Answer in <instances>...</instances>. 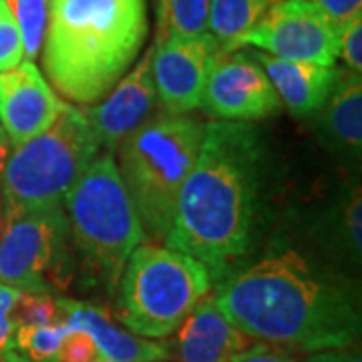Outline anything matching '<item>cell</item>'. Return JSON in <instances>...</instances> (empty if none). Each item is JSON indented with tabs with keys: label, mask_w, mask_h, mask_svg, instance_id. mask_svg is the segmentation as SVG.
<instances>
[{
	"label": "cell",
	"mask_w": 362,
	"mask_h": 362,
	"mask_svg": "<svg viewBox=\"0 0 362 362\" xmlns=\"http://www.w3.org/2000/svg\"><path fill=\"white\" fill-rule=\"evenodd\" d=\"M214 304L238 330L276 346L349 349L361 337L352 292L296 250L268 254L230 274L218 286Z\"/></svg>",
	"instance_id": "cell-1"
},
{
	"label": "cell",
	"mask_w": 362,
	"mask_h": 362,
	"mask_svg": "<svg viewBox=\"0 0 362 362\" xmlns=\"http://www.w3.org/2000/svg\"><path fill=\"white\" fill-rule=\"evenodd\" d=\"M264 147L246 121L206 125L194 168L181 183L165 246L199 259L211 276L242 258L258 214Z\"/></svg>",
	"instance_id": "cell-2"
},
{
	"label": "cell",
	"mask_w": 362,
	"mask_h": 362,
	"mask_svg": "<svg viewBox=\"0 0 362 362\" xmlns=\"http://www.w3.org/2000/svg\"><path fill=\"white\" fill-rule=\"evenodd\" d=\"M147 28V0H51L42 69L73 103H97L139 57Z\"/></svg>",
	"instance_id": "cell-3"
},
{
	"label": "cell",
	"mask_w": 362,
	"mask_h": 362,
	"mask_svg": "<svg viewBox=\"0 0 362 362\" xmlns=\"http://www.w3.org/2000/svg\"><path fill=\"white\" fill-rule=\"evenodd\" d=\"M206 125L185 115H159L141 123L117 147L119 173L145 238L165 240L175 202L194 168Z\"/></svg>",
	"instance_id": "cell-4"
},
{
	"label": "cell",
	"mask_w": 362,
	"mask_h": 362,
	"mask_svg": "<svg viewBox=\"0 0 362 362\" xmlns=\"http://www.w3.org/2000/svg\"><path fill=\"white\" fill-rule=\"evenodd\" d=\"M211 274L168 246L139 244L119 276L117 318L135 334L165 338L207 296Z\"/></svg>",
	"instance_id": "cell-5"
},
{
	"label": "cell",
	"mask_w": 362,
	"mask_h": 362,
	"mask_svg": "<svg viewBox=\"0 0 362 362\" xmlns=\"http://www.w3.org/2000/svg\"><path fill=\"white\" fill-rule=\"evenodd\" d=\"M97 156L85 111L63 103L47 129L8 153L0 180L4 211L61 206Z\"/></svg>",
	"instance_id": "cell-6"
},
{
	"label": "cell",
	"mask_w": 362,
	"mask_h": 362,
	"mask_svg": "<svg viewBox=\"0 0 362 362\" xmlns=\"http://www.w3.org/2000/svg\"><path fill=\"white\" fill-rule=\"evenodd\" d=\"M66 230L83 262L109 284L119 276L131 252L145 240L141 221L111 153L97 156L65 195Z\"/></svg>",
	"instance_id": "cell-7"
},
{
	"label": "cell",
	"mask_w": 362,
	"mask_h": 362,
	"mask_svg": "<svg viewBox=\"0 0 362 362\" xmlns=\"http://www.w3.org/2000/svg\"><path fill=\"white\" fill-rule=\"evenodd\" d=\"M65 235L63 206L4 211L0 284L30 294H47L49 280L63 286Z\"/></svg>",
	"instance_id": "cell-8"
},
{
	"label": "cell",
	"mask_w": 362,
	"mask_h": 362,
	"mask_svg": "<svg viewBox=\"0 0 362 362\" xmlns=\"http://www.w3.org/2000/svg\"><path fill=\"white\" fill-rule=\"evenodd\" d=\"M244 45L324 66H334L338 57L337 28L310 0H276L240 39L238 49Z\"/></svg>",
	"instance_id": "cell-9"
},
{
	"label": "cell",
	"mask_w": 362,
	"mask_h": 362,
	"mask_svg": "<svg viewBox=\"0 0 362 362\" xmlns=\"http://www.w3.org/2000/svg\"><path fill=\"white\" fill-rule=\"evenodd\" d=\"M280 99L262 66L247 54L220 51L207 73L202 103L221 121H258L280 111Z\"/></svg>",
	"instance_id": "cell-10"
},
{
	"label": "cell",
	"mask_w": 362,
	"mask_h": 362,
	"mask_svg": "<svg viewBox=\"0 0 362 362\" xmlns=\"http://www.w3.org/2000/svg\"><path fill=\"white\" fill-rule=\"evenodd\" d=\"M220 51V42L209 33L151 47V77L165 113L185 115L199 107L209 65Z\"/></svg>",
	"instance_id": "cell-11"
},
{
	"label": "cell",
	"mask_w": 362,
	"mask_h": 362,
	"mask_svg": "<svg viewBox=\"0 0 362 362\" xmlns=\"http://www.w3.org/2000/svg\"><path fill=\"white\" fill-rule=\"evenodd\" d=\"M109 97L97 107L85 109L90 133L103 153L117 151L123 139L151 115L156 107V85L151 77V49L137 61L127 75L117 81Z\"/></svg>",
	"instance_id": "cell-12"
},
{
	"label": "cell",
	"mask_w": 362,
	"mask_h": 362,
	"mask_svg": "<svg viewBox=\"0 0 362 362\" xmlns=\"http://www.w3.org/2000/svg\"><path fill=\"white\" fill-rule=\"evenodd\" d=\"M63 101L33 61L0 73V125L13 145L28 141L59 115Z\"/></svg>",
	"instance_id": "cell-13"
},
{
	"label": "cell",
	"mask_w": 362,
	"mask_h": 362,
	"mask_svg": "<svg viewBox=\"0 0 362 362\" xmlns=\"http://www.w3.org/2000/svg\"><path fill=\"white\" fill-rule=\"evenodd\" d=\"M59 320L66 324V330L87 332L97 349L99 356L113 362H156L171 356L169 342H156L135 337L121 330L107 308L93 306L77 300H59Z\"/></svg>",
	"instance_id": "cell-14"
},
{
	"label": "cell",
	"mask_w": 362,
	"mask_h": 362,
	"mask_svg": "<svg viewBox=\"0 0 362 362\" xmlns=\"http://www.w3.org/2000/svg\"><path fill=\"white\" fill-rule=\"evenodd\" d=\"M252 340L221 314L214 298H204L181 322L175 340V358L180 362H230Z\"/></svg>",
	"instance_id": "cell-15"
},
{
	"label": "cell",
	"mask_w": 362,
	"mask_h": 362,
	"mask_svg": "<svg viewBox=\"0 0 362 362\" xmlns=\"http://www.w3.org/2000/svg\"><path fill=\"white\" fill-rule=\"evenodd\" d=\"M247 54L262 66L280 103L298 117L316 113L334 87L338 75L334 66L288 61L259 51Z\"/></svg>",
	"instance_id": "cell-16"
},
{
	"label": "cell",
	"mask_w": 362,
	"mask_h": 362,
	"mask_svg": "<svg viewBox=\"0 0 362 362\" xmlns=\"http://www.w3.org/2000/svg\"><path fill=\"white\" fill-rule=\"evenodd\" d=\"M330 149L350 159H361L362 149V77L354 71H338L334 87L314 119Z\"/></svg>",
	"instance_id": "cell-17"
},
{
	"label": "cell",
	"mask_w": 362,
	"mask_h": 362,
	"mask_svg": "<svg viewBox=\"0 0 362 362\" xmlns=\"http://www.w3.org/2000/svg\"><path fill=\"white\" fill-rule=\"evenodd\" d=\"M276 0H209L207 33L221 51H238V42Z\"/></svg>",
	"instance_id": "cell-18"
},
{
	"label": "cell",
	"mask_w": 362,
	"mask_h": 362,
	"mask_svg": "<svg viewBox=\"0 0 362 362\" xmlns=\"http://www.w3.org/2000/svg\"><path fill=\"white\" fill-rule=\"evenodd\" d=\"M209 0H157V42L207 33Z\"/></svg>",
	"instance_id": "cell-19"
},
{
	"label": "cell",
	"mask_w": 362,
	"mask_h": 362,
	"mask_svg": "<svg viewBox=\"0 0 362 362\" xmlns=\"http://www.w3.org/2000/svg\"><path fill=\"white\" fill-rule=\"evenodd\" d=\"M4 2L8 4L16 26L21 30L25 61H35L40 54L47 35L51 0H4Z\"/></svg>",
	"instance_id": "cell-20"
},
{
	"label": "cell",
	"mask_w": 362,
	"mask_h": 362,
	"mask_svg": "<svg viewBox=\"0 0 362 362\" xmlns=\"http://www.w3.org/2000/svg\"><path fill=\"white\" fill-rule=\"evenodd\" d=\"M66 332L65 322L18 326L14 332L13 350H18L28 362H52Z\"/></svg>",
	"instance_id": "cell-21"
},
{
	"label": "cell",
	"mask_w": 362,
	"mask_h": 362,
	"mask_svg": "<svg viewBox=\"0 0 362 362\" xmlns=\"http://www.w3.org/2000/svg\"><path fill=\"white\" fill-rule=\"evenodd\" d=\"M14 326H47L59 320V306L49 294L21 292L13 306Z\"/></svg>",
	"instance_id": "cell-22"
},
{
	"label": "cell",
	"mask_w": 362,
	"mask_h": 362,
	"mask_svg": "<svg viewBox=\"0 0 362 362\" xmlns=\"http://www.w3.org/2000/svg\"><path fill=\"white\" fill-rule=\"evenodd\" d=\"M25 61L21 30L4 0H0V73L11 71Z\"/></svg>",
	"instance_id": "cell-23"
},
{
	"label": "cell",
	"mask_w": 362,
	"mask_h": 362,
	"mask_svg": "<svg viewBox=\"0 0 362 362\" xmlns=\"http://www.w3.org/2000/svg\"><path fill=\"white\" fill-rule=\"evenodd\" d=\"M361 218H362V197L361 187L356 185L350 192L349 199L340 206L338 218V238L356 259H361Z\"/></svg>",
	"instance_id": "cell-24"
},
{
	"label": "cell",
	"mask_w": 362,
	"mask_h": 362,
	"mask_svg": "<svg viewBox=\"0 0 362 362\" xmlns=\"http://www.w3.org/2000/svg\"><path fill=\"white\" fill-rule=\"evenodd\" d=\"M95 358H99L95 340L83 330H69L61 340L52 362H93Z\"/></svg>",
	"instance_id": "cell-25"
},
{
	"label": "cell",
	"mask_w": 362,
	"mask_h": 362,
	"mask_svg": "<svg viewBox=\"0 0 362 362\" xmlns=\"http://www.w3.org/2000/svg\"><path fill=\"white\" fill-rule=\"evenodd\" d=\"M338 35V54L344 59L350 71L362 73V16L352 18Z\"/></svg>",
	"instance_id": "cell-26"
},
{
	"label": "cell",
	"mask_w": 362,
	"mask_h": 362,
	"mask_svg": "<svg viewBox=\"0 0 362 362\" xmlns=\"http://www.w3.org/2000/svg\"><path fill=\"white\" fill-rule=\"evenodd\" d=\"M21 290L0 284V354L13 350L14 332H16V326L13 322V306Z\"/></svg>",
	"instance_id": "cell-27"
},
{
	"label": "cell",
	"mask_w": 362,
	"mask_h": 362,
	"mask_svg": "<svg viewBox=\"0 0 362 362\" xmlns=\"http://www.w3.org/2000/svg\"><path fill=\"white\" fill-rule=\"evenodd\" d=\"M314 2L337 33L356 16H362V0H310Z\"/></svg>",
	"instance_id": "cell-28"
},
{
	"label": "cell",
	"mask_w": 362,
	"mask_h": 362,
	"mask_svg": "<svg viewBox=\"0 0 362 362\" xmlns=\"http://www.w3.org/2000/svg\"><path fill=\"white\" fill-rule=\"evenodd\" d=\"M230 362H298L286 350L274 346L270 342H262L256 346H247L240 354H235Z\"/></svg>",
	"instance_id": "cell-29"
},
{
	"label": "cell",
	"mask_w": 362,
	"mask_h": 362,
	"mask_svg": "<svg viewBox=\"0 0 362 362\" xmlns=\"http://www.w3.org/2000/svg\"><path fill=\"white\" fill-rule=\"evenodd\" d=\"M304 362H362L358 350L349 349H330L310 352V356Z\"/></svg>",
	"instance_id": "cell-30"
},
{
	"label": "cell",
	"mask_w": 362,
	"mask_h": 362,
	"mask_svg": "<svg viewBox=\"0 0 362 362\" xmlns=\"http://www.w3.org/2000/svg\"><path fill=\"white\" fill-rule=\"evenodd\" d=\"M8 153H11V141H8V137L4 135V131L0 127V180H2V171H4V165H6Z\"/></svg>",
	"instance_id": "cell-31"
},
{
	"label": "cell",
	"mask_w": 362,
	"mask_h": 362,
	"mask_svg": "<svg viewBox=\"0 0 362 362\" xmlns=\"http://www.w3.org/2000/svg\"><path fill=\"white\" fill-rule=\"evenodd\" d=\"M0 362H25L14 350H8V352H4V354H0Z\"/></svg>",
	"instance_id": "cell-32"
},
{
	"label": "cell",
	"mask_w": 362,
	"mask_h": 362,
	"mask_svg": "<svg viewBox=\"0 0 362 362\" xmlns=\"http://www.w3.org/2000/svg\"><path fill=\"white\" fill-rule=\"evenodd\" d=\"M2 226H4V204H2V194H0V233H2Z\"/></svg>",
	"instance_id": "cell-33"
},
{
	"label": "cell",
	"mask_w": 362,
	"mask_h": 362,
	"mask_svg": "<svg viewBox=\"0 0 362 362\" xmlns=\"http://www.w3.org/2000/svg\"><path fill=\"white\" fill-rule=\"evenodd\" d=\"M93 362H113V361H109V358H105V356H99V358H95Z\"/></svg>",
	"instance_id": "cell-34"
},
{
	"label": "cell",
	"mask_w": 362,
	"mask_h": 362,
	"mask_svg": "<svg viewBox=\"0 0 362 362\" xmlns=\"http://www.w3.org/2000/svg\"><path fill=\"white\" fill-rule=\"evenodd\" d=\"M156 362H161V361H156Z\"/></svg>",
	"instance_id": "cell-35"
}]
</instances>
